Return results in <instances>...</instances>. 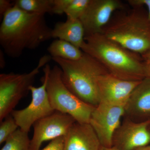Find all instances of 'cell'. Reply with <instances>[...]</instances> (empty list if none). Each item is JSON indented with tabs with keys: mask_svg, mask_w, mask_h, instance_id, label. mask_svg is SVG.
I'll list each match as a JSON object with an SVG mask.
<instances>
[{
	"mask_svg": "<svg viewBox=\"0 0 150 150\" xmlns=\"http://www.w3.org/2000/svg\"><path fill=\"white\" fill-rule=\"evenodd\" d=\"M45 15L30 13L14 5L3 16L0 44L9 57H20L25 49H35L52 38Z\"/></svg>",
	"mask_w": 150,
	"mask_h": 150,
	"instance_id": "1",
	"label": "cell"
},
{
	"mask_svg": "<svg viewBox=\"0 0 150 150\" xmlns=\"http://www.w3.org/2000/svg\"><path fill=\"white\" fill-rule=\"evenodd\" d=\"M81 49L96 59L108 73L125 80L141 81L146 77L142 56L129 51L101 33L85 36Z\"/></svg>",
	"mask_w": 150,
	"mask_h": 150,
	"instance_id": "2",
	"label": "cell"
},
{
	"mask_svg": "<svg viewBox=\"0 0 150 150\" xmlns=\"http://www.w3.org/2000/svg\"><path fill=\"white\" fill-rule=\"evenodd\" d=\"M52 60L61 69L62 80L70 91L94 107L99 104L98 80L100 76L108 73L100 63L84 52L81 58L76 61L60 58Z\"/></svg>",
	"mask_w": 150,
	"mask_h": 150,
	"instance_id": "3",
	"label": "cell"
},
{
	"mask_svg": "<svg viewBox=\"0 0 150 150\" xmlns=\"http://www.w3.org/2000/svg\"><path fill=\"white\" fill-rule=\"evenodd\" d=\"M108 23L101 34L123 48L142 56L150 50V22L137 9Z\"/></svg>",
	"mask_w": 150,
	"mask_h": 150,
	"instance_id": "4",
	"label": "cell"
},
{
	"mask_svg": "<svg viewBox=\"0 0 150 150\" xmlns=\"http://www.w3.org/2000/svg\"><path fill=\"white\" fill-rule=\"evenodd\" d=\"M46 90L55 111L70 115L78 123H90L95 107L84 102L67 88L62 80V71L58 66H54L49 72Z\"/></svg>",
	"mask_w": 150,
	"mask_h": 150,
	"instance_id": "5",
	"label": "cell"
},
{
	"mask_svg": "<svg viewBox=\"0 0 150 150\" xmlns=\"http://www.w3.org/2000/svg\"><path fill=\"white\" fill-rule=\"evenodd\" d=\"M52 59L50 55H45L39 60L37 67L29 73L22 74H0V121L10 115L17 105L33 86L40 69Z\"/></svg>",
	"mask_w": 150,
	"mask_h": 150,
	"instance_id": "6",
	"label": "cell"
},
{
	"mask_svg": "<svg viewBox=\"0 0 150 150\" xmlns=\"http://www.w3.org/2000/svg\"><path fill=\"white\" fill-rule=\"evenodd\" d=\"M51 69L48 64L43 68L44 74L41 86L30 87L32 100L28 106L21 110H14L11 113L19 128L26 133H29L31 126L35 122L55 111L50 103L46 90L47 79Z\"/></svg>",
	"mask_w": 150,
	"mask_h": 150,
	"instance_id": "7",
	"label": "cell"
},
{
	"mask_svg": "<svg viewBox=\"0 0 150 150\" xmlns=\"http://www.w3.org/2000/svg\"><path fill=\"white\" fill-rule=\"evenodd\" d=\"M125 105L100 102L92 113L89 123L102 146H112L113 135L125 115Z\"/></svg>",
	"mask_w": 150,
	"mask_h": 150,
	"instance_id": "8",
	"label": "cell"
},
{
	"mask_svg": "<svg viewBox=\"0 0 150 150\" xmlns=\"http://www.w3.org/2000/svg\"><path fill=\"white\" fill-rule=\"evenodd\" d=\"M76 121L68 114L55 111L33 124V135L30 150H40L43 142L52 140L67 134Z\"/></svg>",
	"mask_w": 150,
	"mask_h": 150,
	"instance_id": "9",
	"label": "cell"
},
{
	"mask_svg": "<svg viewBox=\"0 0 150 150\" xmlns=\"http://www.w3.org/2000/svg\"><path fill=\"white\" fill-rule=\"evenodd\" d=\"M150 120L142 122L125 117L115 131L112 146L120 150H135L150 143Z\"/></svg>",
	"mask_w": 150,
	"mask_h": 150,
	"instance_id": "10",
	"label": "cell"
},
{
	"mask_svg": "<svg viewBox=\"0 0 150 150\" xmlns=\"http://www.w3.org/2000/svg\"><path fill=\"white\" fill-rule=\"evenodd\" d=\"M123 8L118 0H90L80 20L84 29L85 36L100 33L110 21L112 13Z\"/></svg>",
	"mask_w": 150,
	"mask_h": 150,
	"instance_id": "11",
	"label": "cell"
},
{
	"mask_svg": "<svg viewBox=\"0 0 150 150\" xmlns=\"http://www.w3.org/2000/svg\"><path fill=\"white\" fill-rule=\"evenodd\" d=\"M141 81L121 79L108 73L101 75L98 80L100 103L126 105Z\"/></svg>",
	"mask_w": 150,
	"mask_h": 150,
	"instance_id": "12",
	"label": "cell"
},
{
	"mask_svg": "<svg viewBox=\"0 0 150 150\" xmlns=\"http://www.w3.org/2000/svg\"><path fill=\"white\" fill-rule=\"evenodd\" d=\"M124 116L137 122L150 120V78L143 79L132 92L125 106Z\"/></svg>",
	"mask_w": 150,
	"mask_h": 150,
	"instance_id": "13",
	"label": "cell"
},
{
	"mask_svg": "<svg viewBox=\"0 0 150 150\" xmlns=\"http://www.w3.org/2000/svg\"><path fill=\"white\" fill-rule=\"evenodd\" d=\"M64 138V150H100L101 146L90 123L75 122Z\"/></svg>",
	"mask_w": 150,
	"mask_h": 150,
	"instance_id": "14",
	"label": "cell"
},
{
	"mask_svg": "<svg viewBox=\"0 0 150 150\" xmlns=\"http://www.w3.org/2000/svg\"><path fill=\"white\" fill-rule=\"evenodd\" d=\"M85 36L83 25L80 19L67 18L59 22L52 28V38L65 40L81 49Z\"/></svg>",
	"mask_w": 150,
	"mask_h": 150,
	"instance_id": "15",
	"label": "cell"
},
{
	"mask_svg": "<svg viewBox=\"0 0 150 150\" xmlns=\"http://www.w3.org/2000/svg\"><path fill=\"white\" fill-rule=\"evenodd\" d=\"M48 51L52 58H60L70 61H76L83 54L81 49L65 40L56 39L48 47Z\"/></svg>",
	"mask_w": 150,
	"mask_h": 150,
	"instance_id": "16",
	"label": "cell"
},
{
	"mask_svg": "<svg viewBox=\"0 0 150 150\" xmlns=\"http://www.w3.org/2000/svg\"><path fill=\"white\" fill-rule=\"evenodd\" d=\"M54 0H16L14 5L30 13L45 15L52 13Z\"/></svg>",
	"mask_w": 150,
	"mask_h": 150,
	"instance_id": "17",
	"label": "cell"
},
{
	"mask_svg": "<svg viewBox=\"0 0 150 150\" xmlns=\"http://www.w3.org/2000/svg\"><path fill=\"white\" fill-rule=\"evenodd\" d=\"M28 133L18 128L5 142L1 150H30Z\"/></svg>",
	"mask_w": 150,
	"mask_h": 150,
	"instance_id": "18",
	"label": "cell"
},
{
	"mask_svg": "<svg viewBox=\"0 0 150 150\" xmlns=\"http://www.w3.org/2000/svg\"><path fill=\"white\" fill-rule=\"evenodd\" d=\"M90 0H70L65 10L67 18L79 19L85 11Z\"/></svg>",
	"mask_w": 150,
	"mask_h": 150,
	"instance_id": "19",
	"label": "cell"
},
{
	"mask_svg": "<svg viewBox=\"0 0 150 150\" xmlns=\"http://www.w3.org/2000/svg\"><path fill=\"white\" fill-rule=\"evenodd\" d=\"M18 128V126L11 114L5 118L0 125V144H1L5 142Z\"/></svg>",
	"mask_w": 150,
	"mask_h": 150,
	"instance_id": "20",
	"label": "cell"
},
{
	"mask_svg": "<svg viewBox=\"0 0 150 150\" xmlns=\"http://www.w3.org/2000/svg\"><path fill=\"white\" fill-rule=\"evenodd\" d=\"M64 136H62L52 140L46 147L40 150H64Z\"/></svg>",
	"mask_w": 150,
	"mask_h": 150,
	"instance_id": "21",
	"label": "cell"
},
{
	"mask_svg": "<svg viewBox=\"0 0 150 150\" xmlns=\"http://www.w3.org/2000/svg\"><path fill=\"white\" fill-rule=\"evenodd\" d=\"M70 0H54L52 14L62 15L65 13Z\"/></svg>",
	"mask_w": 150,
	"mask_h": 150,
	"instance_id": "22",
	"label": "cell"
},
{
	"mask_svg": "<svg viewBox=\"0 0 150 150\" xmlns=\"http://www.w3.org/2000/svg\"><path fill=\"white\" fill-rule=\"evenodd\" d=\"M128 2L134 7L146 6L148 10V19L150 22V0H129Z\"/></svg>",
	"mask_w": 150,
	"mask_h": 150,
	"instance_id": "23",
	"label": "cell"
},
{
	"mask_svg": "<svg viewBox=\"0 0 150 150\" xmlns=\"http://www.w3.org/2000/svg\"><path fill=\"white\" fill-rule=\"evenodd\" d=\"M13 3L8 0H0V16L3 17L5 14L13 6Z\"/></svg>",
	"mask_w": 150,
	"mask_h": 150,
	"instance_id": "24",
	"label": "cell"
},
{
	"mask_svg": "<svg viewBox=\"0 0 150 150\" xmlns=\"http://www.w3.org/2000/svg\"><path fill=\"white\" fill-rule=\"evenodd\" d=\"M142 57L144 65L146 77L150 78V50Z\"/></svg>",
	"mask_w": 150,
	"mask_h": 150,
	"instance_id": "25",
	"label": "cell"
},
{
	"mask_svg": "<svg viewBox=\"0 0 150 150\" xmlns=\"http://www.w3.org/2000/svg\"><path fill=\"white\" fill-rule=\"evenodd\" d=\"M1 68H3L5 66V62H3V60H4L3 52L1 51Z\"/></svg>",
	"mask_w": 150,
	"mask_h": 150,
	"instance_id": "26",
	"label": "cell"
},
{
	"mask_svg": "<svg viewBox=\"0 0 150 150\" xmlns=\"http://www.w3.org/2000/svg\"><path fill=\"white\" fill-rule=\"evenodd\" d=\"M100 150H120L118 149H116L114 147H112L108 148L102 146H101L100 147Z\"/></svg>",
	"mask_w": 150,
	"mask_h": 150,
	"instance_id": "27",
	"label": "cell"
},
{
	"mask_svg": "<svg viewBox=\"0 0 150 150\" xmlns=\"http://www.w3.org/2000/svg\"><path fill=\"white\" fill-rule=\"evenodd\" d=\"M135 150H150V146L148 145V146H146L139 148V149Z\"/></svg>",
	"mask_w": 150,
	"mask_h": 150,
	"instance_id": "28",
	"label": "cell"
},
{
	"mask_svg": "<svg viewBox=\"0 0 150 150\" xmlns=\"http://www.w3.org/2000/svg\"></svg>",
	"mask_w": 150,
	"mask_h": 150,
	"instance_id": "29",
	"label": "cell"
}]
</instances>
